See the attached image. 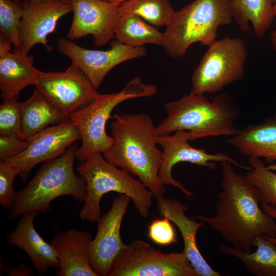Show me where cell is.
Wrapping results in <instances>:
<instances>
[{
	"label": "cell",
	"mask_w": 276,
	"mask_h": 276,
	"mask_svg": "<svg viewBox=\"0 0 276 276\" xmlns=\"http://www.w3.org/2000/svg\"><path fill=\"white\" fill-rule=\"evenodd\" d=\"M232 165L228 161L221 162L223 178L216 214L192 218L207 223L233 247L249 253L259 237H276V221L262 208L258 189Z\"/></svg>",
	"instance_id": "cell-1"
},
{
	"label": "cell",
	"mask_w": 276,
	"mask_h": 276,
	"mask_svg": "<svg viewBox=\"0 0 276 276\" xmlns=\"http://www.w3.org/2000/svg\"><path fill=\"white\" fill-rule=\"evenodd\" d=\"M110 124L112 146L103 153L113 165L136 176L156 199L166 191L159 178L162 151L156 145V127L145 113L115 114Z\"/></svg>",
	"instance_id": "cell-2"
},
{
	"label": "cell",
	"mask_w": 276,
	"mask_h": 276,
	"mask_svg": "<svg viewBox=\"0 0 276 276\" xmlns=\"http://www.w3.org/2000/svg\"><path fill=\"white\" fill-rule=\"evenodd\" d=\"M168 113L156 127L157 135L178 130L188 131L190 141L209 136H232L239 133L234 124L241 114L235 98L226 94L216 96L210 102L203 94L192 90L181 99L165 104Z\"/></svg>",
	"instance_id": "cell-3"
},
{
	"label": "cell",
	"mask_w": 276,
	"mask_h": 276,
	"mask_svg": "<svg viewBox=\"0 0 276 276\" xmlns=\"http://www.w3.org/2000/svg\"><path fill=\"white\" fill-rule=\"evenodd\" d=\"M77 149L76 144H72L59 157L43 163L28 185L17 192L9 209V220L30 211L47 213L51 210V202L62 196H71L76 201H84L86 181L74 170Z\"/></svg>",
	"instance_id": "cell-4"
},
{
	"label": "cell",
	"mask_w": 276,
	"mask_h": 276,
	"mask_svg": "<svg viewBox=\"0 0 276 276\" xmlns=\"http://www.w3.org/2000/svg\"><path fill=\"white\" fill-rule=\"evenodd\" d=\"M77 171L85 179L87 193L79 217L89 222L100 219V201L103 195L110 192L128 196L140 215L148 217L152 204L151 192L129 173L107 161L101 153L93 154L81 163Z\"/></svg>",
	"instance_id": "cell-5"
},
{
	"label": "cell",
	"mask_w": 276,
	"mask_h": 276,
	"mask_svg": "<svg viewBox=\"0 0 276 276\" xmlns=\"http://www.w3.org/2000/svg\"><path fill=\"white\" fill-rule=\"evenodd\" d=\"M229 0H195L176 11L163 33L162 45L169 56H183L193 43L209 46L221 26L232 23Z\"/></svg>",
	"instance_id": "cell-6"
},
{
	"label": "cell",
	"mask_w": 276,
	"mask_h": 276,
	"mask_svg": "<svg viewBox=\"0 0 276 276\" xmlns=\"http://www.w3.org/2000/svg\"><path fill=\"white\" fill-rule=\"evenodd\" d=\"M157 87L146 84L135 77L118 93L100 94L93 101L72 113L69 118L77 128L82 141L76 157L82 163L94 153H103L112 145L113 140L106 131L111 113L120 103L127 100L155 95Z\"/></svg>",
	"instance_id": "cell-7"
},
{
	"label": "cell",
	"mask_w": 276,
	"mask_h": 276,
	"mask_svg": "<svg viewBox=\"0 0 276 276\" xmlns=\"http://www.w3.org/2000/svg\"><path fill=\"white\" fill-rule=\"evenodd\" d=\"M247 50L239 37L225 36L209 46L191 78L197 94L215 93L245 76Z\"/></svg>",
	"instance_id": "cell-8"
},
{
	"label": "cell",
	"mask_w": 276,
	"mask_h": 276,
	"mask_svg": "<svg viewBox=\"0 0 276 276\" xmlns=\"http://www.w3.org/2000/svg\"><path fill=\"white\" fill-rule=\"evenodd\" d=\"M107 276H198L185 252L164 253L141 240L126 244Z\"/></svg>",
	"instance_id": "cell-9"
},
{
	"label": "cell",
	"mask_w": 276,
	"mask_h": 276,
	"mask_svg": "<svg viewBox=\"0 0 276 276\" xmlns=\"http://www.w3.org/2000/svg\"><path fill=\"white\" fill-rule=\"evenodd\" d=\"M190 139L189 132L186 130L177 131L173 135H157L156 138L157 144L163 149L158 173L162 183L164 186L172 185L179 189L190 200L192 199L193 193L172 176V168L176 164L188 162L215 170L218 167L216 163L228 161L247 171L251 168L250 166L240 164L224 153H209L204 149L194 148L189 143Z\"/></svg>",
	"instance_id": "cell-10"
},
{
	"label": "cell",
	"mask_w": 276,
	"mask_h": 276,
	"mask_svg": "<svg viewBox=\"0 0 276 276\" xmlns=\"http://www.w3.org/2000/svg\"><path fill=\"white\" fill-rule=\"evenodd\" d=\"M35 86L68 118L100 95L83 72L72 62L63 72L40 71Z\"/></svg>",
	"instance_id": "cell-11"
},
{
	"label": "cell",
	"mask_w": 276,
	"mask_h": 276,
	"mask_svg": "<svg viewBox=\"0 0 276 276\" xmlns=\"http://www.w3.org/2000/svg\"><path fill=\"white\" fill-rule=\"evenodd\" d=\"M57 49L83 72L96 90L114 66L129 60L144 57L147 53L143 46H129L117 39L111 42L109 49L101 51L87 49L69 39L60 38Z\"/></svg>",
	"instance_id": "cell-12"
},
{
	"label": "cell",
	"mask_w": 276,
	"mask_h": 276,
	"mask_svg": "<svg viewBox=\"0 0 276 276\" xmlns=\"http://www.w3.org/2000/svg\"><path fill=\"white\" fill-rule=\"evenodd\" d=\"M81 140L80 133L70 120L49 126L29 138L27 148L21 153L6 160L19 171L26 181L34 166L61 156L67 148Z\"/></svg>",
	"instance_id": "cell-13"
},
{
	"label": "cell",
	"mask_w": 276,
	"mask_h": 276,
	"mask_svg": "<svg viewBox=\"0 0 276 276\" xmlns=\"http://www.w3.org/2000/svg\"><path fill=\"white\" fill-rule=\"evenodd\" d=\"M131 200L128 196L119 194L98 222L97 231L89 249L90 265L98 276L108 275L112 261L126 245L122 240L120 229Z\"/></svg>",
	"instance_id": "cell-14"
},
{
	"label": "cell",
	"mask_w": 276,
	"mask_h": 276,
	"mask_svg": "<svg viewBox=\"0 0 276 276\" xmlns=\"http://www.w3.org/2000/svg\"><path fill=\"white\" fill-rule=\"evenodd\" d=\"M74 13L67 33L71 40L92 35L94 44L101 46L114 37V28L120 4L103 0H70Z\"/></svg>",
	"instance_id": "cell-15"
},
{
	"label": "cell",
	"mask_w": 276,
	"mask_h": 276,
	"mask_svg": "<svg viewBox=\"0 0 276 276\" xmlns=\"http://www.w3.org/2000/svg\"><path fill=\"white\" fill-rule=\"evenodd\" d=\"M72 11L71 3L63 0L23 1L20 24L21 51L28 55L38 43L50 51L48 36L55 31L58 20Z\"/></svg>",
	"instance_id": "cell-16"
},
{
	"label": "cell",
	"mask_w": 276,
	"mask_h": 276,
	"mask_svg": "<svg viewBox=\"0 0 276 276\" xmlns=\"http://www.w3.org/2000/svg\"><path fill=\"white\" fill-rule=\"evenodd\" d=\"M157 208L163 217L168 218L178 227L184 243L185 252L196 270L198 276H220L221 274L213 269L201 255L197 244L196 235L203 225L186 215L188 209L177 199L163 197L156 198Z\"/></svg>",
	"instance_id": "cell-17"
},
{
	"label": "cell",
	"mask_w": 276,
	"mask_h": 276,
	"mask_svg": "<svg viewBox=\"0 0 276 276\" xmlns=\"http://www.w3.org/2000/svg\"><path fill=\"white\" fill-rule=\"evenodd\" d=\"M93 238L88 231L70 228L56 235L50 242L59 266L58 276H98L89 263V245Z\"/></svg>",
	"instance_id": "cell-18"
},
{
	"label": "cell",
	"mask_w": 276,
	"mask_h": 276,
	"mask_svg": "<svg viewBox=\"0 0 276 276\" xmlns=\"http://www.w3.org/2000/svg\"><path fill=\"white\" fill-rule=\"evenodd\" d=\"M38 213L30 211L22 214L15 229L7 234L6 240L23 250L31 259L37 274L44 275L49 268L58 269L59 263L53 246L35 228L34 219Z\"/></svg>",
	"instance_id": "cell-19"
},
{
	"label": "cell",
	"mask_w": 276,
	"mask_h": 276,
	"mask_svg": "<svg viewBox=\"0 0 276 276\" xmlns=\"http://www.w3.org/2000/svg\"><path fill=\"white\" fill-rule=\"evenodd\" d=\"M33 59L16 49L0 56V90L4 101L17 99L24 88L35 85L40 71L34 66Z\"/></svg>",
	"instance_id": "cell-20"
},
{
	"label": "cell",
	"mask_w": 276,
	"mask_h": 276,
	"mask_svg": "<svg viewBox=\"0 0 276 276\" xmlns=\"http://www.w3.org/2000/svg\"><path fill=\"white\" fill-rule=\"evenodd\" d=\"M226 142L242 155L272 163L276 160V114L262 124L247 126Z\"/></svg>",
	"instance_id": "cell-21"
},
{
	"label": "cell",
	"mask_w": 276,
	"mask_h": 276,
	"mask_svg": "<svg viewBox=\"0 0 276 276\" xmlns=\"http://www.w3.org/2000/svg\"><path fill=\"white\" fill-rule=\"evenodd\" d=\"M70 120L48 98L36 88L21 102V140L26 141L49 125Z\"/></svg>",
	"instance_id": "cell-22"
},
{
	"label": "cell",
	"mask_w": 276,
	"mask_h": 276,
	"mask_svg": "<svg viewBox=\"0 0 276 276\" xmlns=\"http://www.w3.org/2000/svg\"><path fill=\"white\" fill-rule=\"evenodd\" d=\"M229 7L241 31L249 32V23L251 22L256 36L260 39L275 17L272 0H229Z\"/></svg>",
	"instance_id": "cell-23"
},
{
	"label": "cell",
	"mask_w": 276,
	"mask_h": 276,
	"mask_svg": "<svg viewBox=\"0 0 276 276\" xmlns=\"http://www.w3.org/2000/svg\"><path fill=\"white\" fill-rule=\"evenodd\" d=\"M253 252H245L240 249L222 244L219 252L235 257L240 260L247 270L256 276H276V245L265 236L257 238Z\"/></svg>",
	"instance_id": "cell-24"
},
{
	"label": "cell",
	"mask_w": 276,
	"mask_h": 276,
	"mask_svg": "<svg viewBox=\"0 0 276 276\" xmlns=\"http://www.w3.org/2000/svg\"><path fill=\"white\" fill-rule=\"evenodd\" d=\"M114 34L118 41L133 47L145 44L162 45L163 40V33L134 14L120 15L114 26Z\"/></svg>",
	"instance_id": "cell-25"
},
{
	"label": "cell",
	"mask_w": 276,
	"mask_h": 276,
	"mask_svg": "<svg viewBox=\"0 0 276 276\" xmlns=\"http://www.w3.org/2000/svg\"><path fill=\"white\" fill-rule=\"evenodd\" d=\"M119 12L137 15L156 27L169 26L176 13L169 0H127L120 4Z\"/></svg>",
	"instance_id": "cell-26"
},
{
	"label": "cell",
	"mask_w": 276,
	"mask_h": 276,
	"mask_svg": "<svg viewBox=\"0 0 276 276\" xmlns=\"http://www.w3.org/2000/svg\"><path fill=\"white\" fill-rule=\"evenodd\" d=\"M23 1L0 0V35L9 39L15 49L21 50L20 24Z\"/></svg>",
	"instance_id": "cell-27"
},
{
	"label": "cell",
	"mask_w": 276,
	"mask_h": 276,
	"mask_svg": "<svg viewBox=\"0 0 276 276\" xmlns=\"http://www.w3.org/2000/svg\"><path fill=\"white\" fill-rule=\"evenodd\" d=\"M251 167L246 177L258 189L261 202L276 206V173L266 167L260 158L249 157Z\"/></svg>",
	"instance_id": "cell-28"
},
{
	"label": "cell",
	"mask_w": 276,
	"mask_h": 276,
	"mask_svg": "<svg viewBox=\"0 0 276 276\" xmlns=\"http://www.w3.org/2000/svg\"><path fill=\"white\" fill-rule=\"evenodd\" d=\"M17 100L4 101L0 106V136L21 140V102Z\"/></svg>",
	"instance_id": "cell-29"
},
{
	"label": "cell",
	"mask_w": 276,
	"mask_h": 276,
	"mask_svg": "<svg viewBox=\"0 0 276 276\" xmlns=\"http://www.w3.org/2000/svg\"><path fill=\"white\" fill-rule=\"evenodd\" d=\"M18 170L6 161L0 162V204L5 209H10L17 195L13 188Z\"/></svg>",
	"instance_id": "cell-30"
},
{
	"label": "cell",
	"mask_w": 276,
	"mask_h": 276,
	"mask_svg": "<svg viewBox=\"0 0 276 276\" xmlns=\"http://www.w3.org/2000/svg\"><path fill=\"white\" fill-rule=\"evenodd\" d=\"M170 222L166 217L152 220L148 228L149 239L160 246L170 245L176 243V233Z\"/></svg>",
	"instance_id": "cell-31"
},
{
	"label": "cell",
	"mask_w": 276,
	"mask_h": 276,
	"mask_svg": "<svg viewBox=\"0 0 276 276\" xmlns=\"http://www.w3.org/2000/svg\"><path fill=\"white\" fill-rule=\"evenodd\" d=\"M28 146V141L14 137L0 136V159L5 161L21 153Z\"/></svg>",
	"instance_id": "cell-32"
},
{
	"label": "cell",
	"mask_w": 276,
	"mask_h": 276,
	"mask_svg": "<svg viewBox=\"0 0 276 276\" xmlns=\"http://www.w3.org/2000/svg\"><path fill=\"white\" fill-rule=\"evenodd\" d=\"M4 272L9 276H32L34 271L31 268L24 264L17 266L8 265L3 270Z\"/></svg>",
	"instance_id": "cell-33"
},
{
	"label": "cell",
	"mask_w": 276,
	"mask_h": 276,
	"mask_svg": "<svg viewBox=\"0 0 276 276\" xmlns=\"http://www.w3.org/2000/svg\"><path fill=\"white\" fill-rule=\"evenodd\" d=\"M261 205L264 211L276 221V206L264 202H261ZM265 237L276 245V237Z\"/></svg>",
	"instance_id": "cell-34"
},
{
	"label": "cell",
	"mask_w": 276,
	"mask_h": 276,
	"mask_svg": "<svg viewBox=\"0 0 276 276\" xmlns=\"http://www.w3.org/2000/svg\"><path fill=\"white\" fill-rule=\"evenodd\" d=\"M12 44L9 39L0 35V56L10 51Z\"/></svg>",
	"instance_id": "cell-35"
},
{
	"label": "cell",
	"mask_w": 276,
	"mask_h": 276,
	"mask_svg": "<svg viewBox=\"0 0 276 276\" xmlns=\"http://www.w3.org/2000/svg\"><path fill=\"white\" fill-rule=\"evenodd\" d=\"M271 42L272 43L273 48L274 51L276 52V30L273 31L270 36Z\"/></svg>",
	"instance_id": "cell-36"
},
{
	"label": "cell",
	"mask_w": 276,
	"mask_h": 276,
	"mask_svg": "<svg viewBox=\"0 0 276 276\" xmlns=\"http://www.w3.org/2000/svg\"><path fill=\"white\" fill-rule=\"evenodd\" d=\"M103 1H106L107 2L110 3L121 4L122 3L126 1L127 0H103Z\"/></svg>",
	"instance_id": "cell-37"
},
{
	"label": "cell",
	"mask_w": 276,
	"mask_h": 276,
	"mask_svg": "<svg viewBox=\"0 0 276 276\" xmlns=\"http://www.w3.org/2000/svg\"><path fill=\"white\" fill-rule=\"evenodd\" d=\"M273 2V11L275 17H276V0H272Z\"/></svg>",
	"instance_id": "cell-38"
},
{
	"label": "cell",
	"mask_w": 276,
	"mask_h": 276,
	"mask_svg": "<svg viewBox=\"0 0 276 276\" xmlns=\"http://www.w3.org/2000/svg\"><path fill=\"white\" fill-rule=\"evenodd\" d=\"M20 1H29V0H20ZM63 1H66V2H71V1H70V0H63Z\"/></svg>",
	"instance_id": "cell-39"
}]
</instances>
